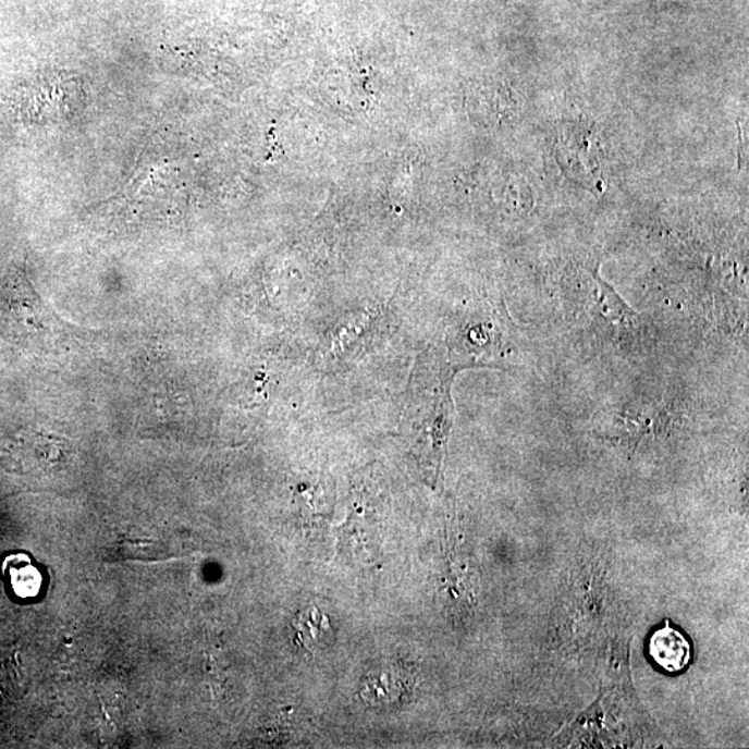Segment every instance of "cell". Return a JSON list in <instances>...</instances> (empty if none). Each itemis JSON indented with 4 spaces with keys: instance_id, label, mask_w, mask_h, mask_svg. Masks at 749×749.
Here are the masks:
<instances>
[{
    "instance_id": "obj_1",
    "label": "cell",
    "mask_w": 749,
    "mask_h": 749,
    "mask_svg": "<svg viewBox=\"0 0 749 749\" xmlns=\"http://www.w3.org/2000/svg\"><path fill=\"white\" fill-rule=\"evenodd\" d=\"M648 648L652 660L666 672H682L691 660L690 642L679 630L673 629L670 622L651 636Z\"/></svg>"
},
{
    "instance_id": "obj_3",
    "label": "cell",
    "mask_w": 749,
    "mask_h": 749,
    "mask_svg": "<svg viewBox=\"0 0 749 749\" xmlns=\"http://www.w3.org/2000/svg\"><path fill=\"white\" fill-rule=\"evenodd\" d=\"M14 564H10L7 561V566L9 569L10 581H12L14 593L22 599H33L37 597L42 587V575L38 568L32 565L29 560L19 556V558H13Z\"/></svg>"
},
{
    "instance_id": "obj_2",
    "label": "cell",
    "mask_w": 749,
    "mask_h": 749,
    "mask_svg": "<svg viewBox=\"0 0 749 749\" xmlns=\"http://www.w3.org/2000/svg\"><path fill=\"white\" fill-rule=\"evenodd\" d=\"M297 644L316 654L331 644L333 630L328 616L320 610L308 609L293 622Z\"/></svg>"
}]
</instances>
